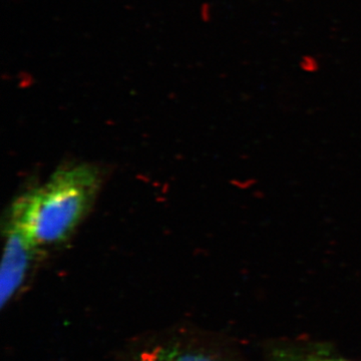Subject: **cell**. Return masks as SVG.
<instances>
[{"label": "cell", "mask_w": 361, "mask_h": 361, "mask_svg": "<svg viewBox=\"0 0 361 361\" xmlns=\"http://www.w3.org/2000/svg\"><path fill=\"white\" fill-rule=\"evenodd\" d=\"M99 185L101 176L92 166L59 169L44 184L14 203L9 224L37 249L61 243L89 212Z\"/></svg>", "instance_id": "obj_1"}, {"label": "cell", "mask_w": 361, "mask_h": 361, "mask_svg": "<svg viewBox=\"0 0 361 361\" xmlns=\"http://www.w3.org/2000/svg\"><path fill=\"white\" fill-rule=\"evenodd\" d=\"M123 361H234L212 341L185 323L152 330L126 345Z\"/></svg>", "instance_id": "obj_2"}, {"label": "cell", "mask_w": 361, "mask_h": 361, "mask_svg": "<svg viewBox=\"0 0 361 361\" xmlns=\"http://www.w3.org/2000/svg\"><path fill=\"white\" fill-rule=\"evenodd\" d=\"M37 250L20 229L9 224L0 277L2 308L11 305L25 289Z\"/></svg>", "instance_id": "obj_3"}, {"label": "cell", "mask_w": 361, "mask_h": 361, "mask_svg": "<svg viewBox=\"0 0 361 361\" xmlns=\"http://www.w3.org/2000/svg\"><path fill=\"white\" fill-rule=\"evenodd\" d=\"M269 361H353L329 348L308 344H281L269 353Z\"/></svg>", "instance_id": "obj_4"}]
</instances>
